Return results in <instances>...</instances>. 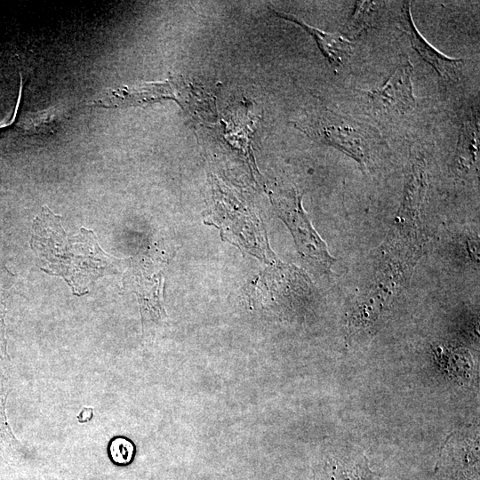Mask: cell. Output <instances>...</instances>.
I'll return each instance as SVG.
<instances>
[{
    "mask_svg": "<svg viewBox=\"0 0 480 480\" xmlns=\"http://www.w3.org/2000/svg\"><path fill=\"white\" fill-rule=\"evenodd\" d=\"M428 173L423 158L411 162L400 206L378 261L364 288L355 299L347 327L356 335L375 327L408 285L423 248V211Z\"/></svg>",
    "mask_w": 480,
    "mask_h": 480,
    "instance_id": "1",
    "label": "cell"
},
{
    "mask_svg": "<svg viewBox=\"0 0 480 480\" xmlns=\"http://www.w3.org/2000/svg\"><path fill=\"white\" fill-rule=\"evenodd\" d=\"M30 244L44 263L41 269L61 276L76 296L86 294L116 260L100 247L93 231L82 228L78 235H67L61 217L47 206L33 221Z\"/></svg>",
    "mask_w": 480,
    "mask_h": 480,
    "instance_id": "2",
    "label": "cell"
},
{
    "mask_svg": "<svg viewBox=\"0 0 480 480\" xmlns=\"http://www.w3.org/2000/svg\"><path fill=\"white\" fill-rule=\"evenodd\" d=\"M292 125L310 139L333 147L368 166L380 143L378 131L329 109L307 111Z\"/></svg>",
    "mask_w": 480,
    "mask_h": 480,
    "instance_id": "3",
    "label": "cell"
},
{
    "mask_svg": "<svg viewBox=\"0 0 480 480\" xmlns=\"http://www.w3.org/2000/svg\"><path fill=\"white\" fill-rule=\"evenodd\" d=\"M269 196L278 216L288 227L301 257L324 273H330L335 259L313 228L301 204V195L293 188L277 187Z\"/></svg>",
    "mask_w": 480,
    "mask_h": 480,
    "instance_id": "4",
    "label": "cell"
},
{
    "mask_svg": "<svg viewBox=\"0 0 480 480\" xmlns=\"http://www.w3.org/2000/svg\"><path fill=\"white\" fill-rule=\"evenodd\" d=\"M166 260L156 253H141L131 260L124 276L125 289L136 294L143 325L166 316L163 305L164 269Z\"/></svg>",
    "mask_w": 480,
    "mask_h": 480,
    "instance_id": "5",
    "label": "cell"
},
{
    "mask_svg": "<svg viewBox=\"0 0 480 480\" xmlns=\"http://www.w3.org/2000/svg\"><path fill=\"white\" fill-rule=\"evenodd\" d=\"M184 81L172 78L162 82L137 85H123L108 90L93 102L101 108H125L145 106L162 100H174L182 107L188 104V90Z\"/></svg>",
    "mask_w": 480,
    "mask_h": 480,
    "instance_id": "6",
    "label": "cell"
},
{
    "mask_svg": "<svg viewBox=\"0 0 480 480\" xmlns=\"http://www.w3.org/2000/svg\"><path fill=\"white\" fill-rule=\"evenodd\" d=\"M412 73L410 61H403L381 87L369 92L367 98L372 109L386 115H402L412 110L416 101Z\"/></svg>",
    "mask_w": 480,
    "mask_h": 480,
    "instance_id": "7",
    "label": "cell"
},
{
    "mask_svg": "<svg viewBox=\"0 0 480 480\" xmlns=\"http://www.w3.org/2000/svg\"><path fill=\"white\" fill-rule=\"evenodd\" d=\"M398 24L414 50L441 77L452 81L458 79L462 60L444 55L420 35L412 18L410 2L404 3L399 13Z\"/></svg>",
    "mask_w": 480,
    "mask_h": 480,
    "instance_id": "8",
    "label": "cell"
},
{
    "mask_svg": "<svg viewBox=\"0 0 480 480\" xmlns=\"http://www.w3.org/2000/svg\"><path fill=\"white\" fill-rule=\"evenodd\" d=\"M271 12L281 19L297 24L310 35L333 69L337 70L341 68L348 61L352 54V47L349 41L346 38L311 27L291 13L276 10H271Z\"/></svg>",
    "mask_w": 480,
    "mask_h": 480,
    "instance_id": "9",
    "label": "cell"
},
{
    "mask_svg": "<svg viewBox=\"0 0 480 480\" xmlns=\"http://www.w3.org/2000/svg\"><path fill=\"white\" fill-rule=\"evenodd\" d=\"M479 163V124L476 115L460 126L455 165L462 175L475 173Z\"/></svg>",
    "mask_w": 480,
    "mask_h": 480,
    "instance_id": "10",
    "label": "cell"
},
{
    "mask_svg": "<svg viewBox=\"0 0 480 480\" xmlns=\"http://www.w3.org/2000/svg\"><path fill=\"white\" fill-rule=\"evenodd\" d=\"M316 476L317 480H372L366 461L355 456L327 458Z\"/></svg>",
    "mask_w": 480,
    "mask_h": 480,
    "instance_id": "11",
    "label": "cell"
},
{
    "mask_svg": "<svg viewBox=\"0 0 480 480\" xmlns=\"http://www.w3.org/2000/svg\"><path fill=\"white\" fill-rule=\"evenodd\" d=\"M10 388L0 381V452L10 459H24L27 452L16 437L7 417L6 402Z\"/></svg>",
    "mask_w": 480,
    "mask_h": 480,
    "instance_id": "12",
    "label": "cell"
},
{
    "mask_svg": "<svg viewBox=\"0 0 480 480\" xmlns=\"http://www.w3.org/2000/svg\"><path fill=\"white\" fill-rule=\"evenodd\" d=\"M377 14V3L372 1H358L347 24V32L350 36L360 35L372 27Z\"/></svg>",
    "mask_w": 480,
    "mask_h": 480,
    "instance_id": "13",
    "label": "cell"
},
{
    "mask_svg": "<svg viewBox=\"0 0 480 480\" xmlns=\"http://www.w3.org/2000/svg\"><path fill=\"white\" fill-rule=\"evenodd\" d=\"M107 452L113 464L124 467L132 461L135 454V446L128 438L116 436L108 442Z\"/></svg>",
    "mask_w": 480,
    "mask_h": 480,
    "instance_id": "14",
    "label": "cell"
},
{
    "mask_svg": "<svg viewBox=\"0 0 480 480\" xmlns=\"http://www.w3.org/2000/svg\"><path fill=\"white\" fill-rule=\"evenodd\" d=\"M6 293L0 284V381H4V372H7L11 364V357L7 350L6 324Z\"/></svg>",
    "mask_w": 480,
    "mask_h": 480,
    "instance_id": "15",
    "label": "cell"
},
{
    "mask_svg": "<svg viewBox=\"0 0 480 480\" xmlns=\"http://www.w3.org/2000/svg\"><path fill=\"white\" fill-rule=\"evenodd\" d=\"M59 115L54 110H45L38 112L36 115H34V117L30 121H34L35 124L38 123V132L41 131L47 132L48 128L52 130L55 124L57 123Z\"/></svg>",
    "mask_w": 480,
    "mask_h": 480,
    "instance_id": "16",
    "label": "cell"
},
{
    "mask_svg": "<svg viewBox=\"0 0 480 480\" xmlns=\"http://www.w3.org/2000/svg\"><path fill=\"white\" fill-rule=\"evenodd\" d=\"M94 412L91 406H84L80 412L76 415V420L80 424H84L92 420Z\"/></svg>",
    "mask_w": 480,
    "mask_h": 480,
    "instance_id": "17",
    "label": "cell"
},
{
    "mask_svg": "<svg viewBox=\"0 0 480 480\" xmlns=\"http://www.w3.org/2000/svg\"><path fill=\"white\" fill-rule=\"evenodd\" d=\"M46 480H76L71 477H48Z\"/></svg>",
    "mask_w": 480,
    "mask_h": 480,
    "instance_id": "18",
    "label": "cell"
}]
</instances>
